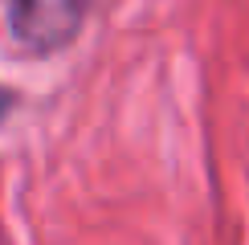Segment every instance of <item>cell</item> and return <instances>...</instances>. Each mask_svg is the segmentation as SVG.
Instances as JSON below:
<instances>
[{"mask_svg": "<svg viewBox=\"0 0 249 245\" xmlns=\"http://www.w3.org/2000/svg\"><path fill=\"white\" fill-rule=\"evenodd\" d=\"M90 0H0L4 33L29 53H53L86 25Z\"/></svg>", "mask_w": 249, "mask_h": 245, "instance_id": "1", "label": "cell"}]
</instances>
